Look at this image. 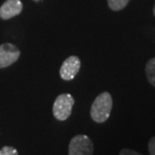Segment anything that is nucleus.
<instances>
[{"mask_svg":"<svg viewBox=\"0 0 155 155\" xmlns=\"http://www.w3.org/2000/svg\"><path fill=\"white\" fill-rule=\"evenodd\" d=\"M22 8L23 4L21 0H6L0 7V18L7 20L17 16L21 13Z\"/></svg>","mask_w":155,"mask_h":155,"instance_id":"nucleus-6","label":"nucleus"},{"mask_svg":"<svg viewBox=\"0 0 155 155\" xmlns=\"http://www.w3.org/2000/svg\"><path fill=\"white\" fill-rule=\"evenodd\" d=\"M74 104L75 100L72 95L61 94L58 96L52 106V113L55 119L58 121H66L72 114Z\"/></svg>","mask_w":155,"mask_h":155,"instance_id":"nucleus-2","label":"nucleus"},{"mask_svg":"<svg viewBox=\"0 0 155 155\" xmlns=\"http://www.w3.org/2000/svg\"><path fill=\"white\" fill-rule=\"evenodd\" d=\"M33 1H35V2H38V1H40V0H33Z\"/></svg>","mask_w":155,"mask_h":155,"instance_id":"nucleus-13","label":"nucleus"},{"mask_svg":"<svg viewBox=\"0 0 155 155\" xmlns=\"http://www.w3.org/2000/svg\"><path fill=\"white\" fill-rule=\"evenodd\" d=\"M0 155H18V152L12 146H3L0 149Z\"/></svg>","mask_w":155,"mask_h":155,"instance_id":"nucleus-9","label":"nucleus"},{"mask_svg":"<svg viewBox=\"0 0 155 155\" xmlns=\"http://www.w3.org/2000/svg\"><path fill=\"white\" fill-rule=\"evenodd\" d=\"M94 145L86 135H77L72 138L69 145V155H93Z\"/></svg>","mask_w":155,"mask_h":155,"instance_id":"nucleus-3","label":"nucleus"},{"mask_svg":"<svg viewBox=\"0 0 155 155\" xmlns=\"http://www.w3.org/2000/svg\"><path fill=\"white\" fill-rule=\"evenodd\" d=\"M81 69V61L76 55H71L64 61L60 70V76L64 81H72Z\"/></svg>","mask_w":155,"mask_h":155,"instance_id":"nucleus-5","label":"nucleus"},{"mask_svg":"<svg viewBox=\"0 0 155 155\" xmlns=\"http://www.w3.org/2000/svg\"><path fill=\"white\" fill-rule=\"evenodd\" d=\"M153 13H154V15H155V6H154V8H153Z\"/></svg>","mask_w":155,"mask_h":155,"instance_id":"nucleus-12","label":"nucleus"},{"mask_svg":"<svg viewBox=\"0 0 155 155\" xmlns=\"http://www.w3.org/2000/svg\"><path fill=\"white\" fill-rule=\"evenodd\" d=\"M110 9L114 11H119L125 8L130 0H107Z\"/></svg>","mask_w":155,"mask_h":155,"instance_id":"nucleus-8","label":"nucleus"},{"mask_svg":"<svg viewBox=\"0 0 155 155\" xmlns=\"http://www.w3.org/2000/svg\"><path fill=\"white\" fill-rule=\"evenodd\" d=\"M145 73H146L148 82L155 88V58H151V60L146 64V67H145Z\"/></svg>","mask_w":155,"mask_h":155,"instance_id":"nucleus-7","label":"nucleus"},{"mask_svg":"<svg viewBox=\"0 0 155 155\" xmlns=\"http://www.w3.org/2000/svg\"><path fill=\"white\" fill-rule=\"evenodd\" d=\"M20 57V51L12 43L6 42L0 45V69L14 64Z\"/></svg>","mask_w":155,"mask_h":155,"instance_id":"nucleus-4","label":"nucleus"},{"mask_svg":"<svg viewBox=\"0 0 155 155\" xmlns=\"http://www.w3.org/2000/svg\"><path fill=\"white\" fill-rule=\"evenodd\" d=\"M119 155H142V154L137 152V151H135V150L127 149V148H125V149H122V150L120 151Z\"/></svg>","mask_w":155,"mask_h":155,"instance_id":"nucleus-11","label":"nucleus"},{"mask_svg":"<svg viewBox=\"0 0 155 155\" xmlns=\"http://www.w3.org/2000/svg\"><path fill=\"white\" fill-rule=\"evenodd\" d=\"M113 106L112 96L104 92L98 96L91 107V117L97 123H104L110 117Z\"/></svg>","mask_w":155,"mask_h":155,"instance_id":"nucleus-1","label":"nucleus"},{"mask_svg":"<svg viewBox=\"0 0 155 155\" xmlns=\"http://www.w3.org/2000/svg\"><path fill=\"white\" fill-rule=\"evenodd\" d=\"M148 150H149L150 155H155V137L150 138L148 142Z\"/></svg>","mask_w":155,"mask_h":155,"instance_id":"nucleus-10","label":"nucleus"}]
</instances>
